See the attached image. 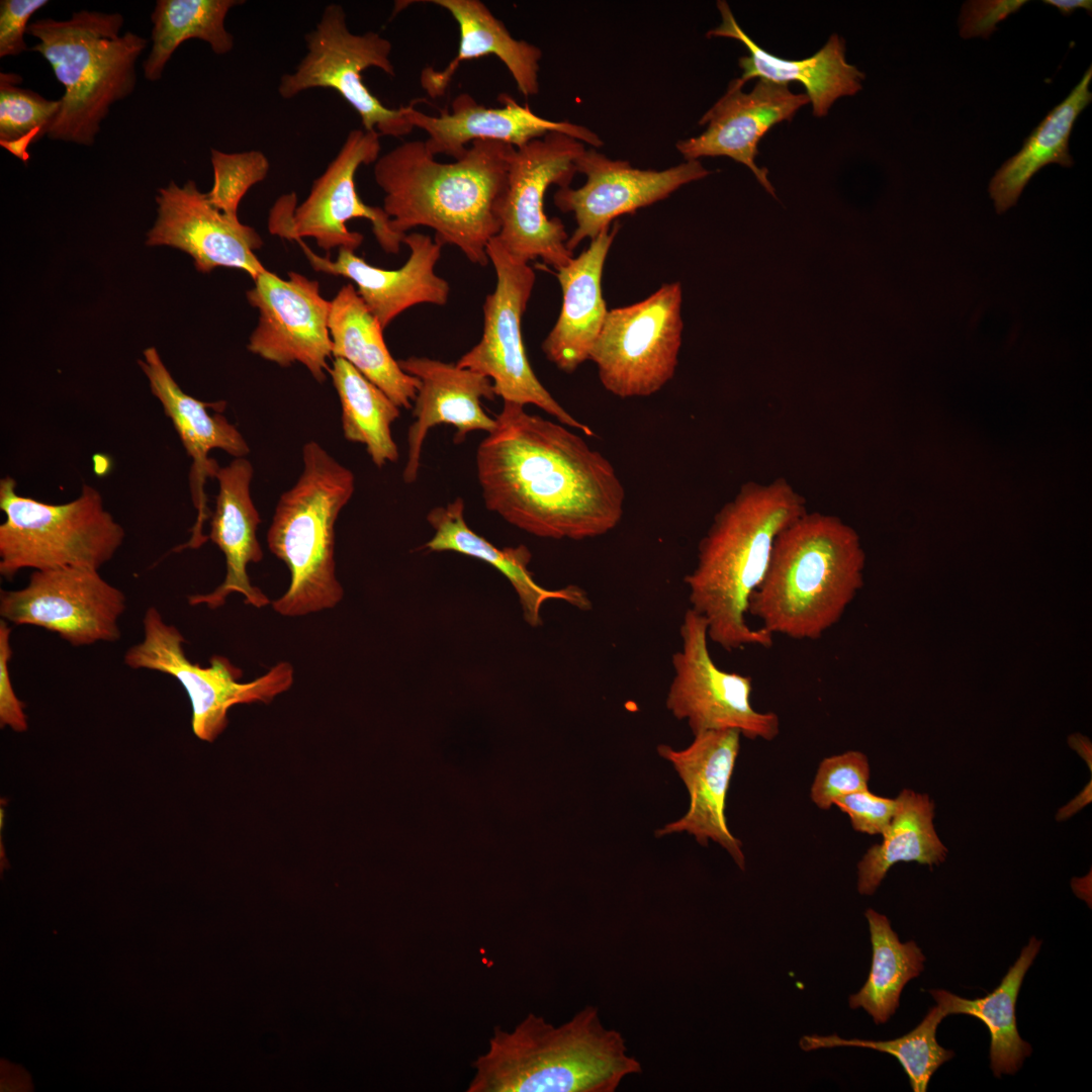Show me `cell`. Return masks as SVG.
Listing matches in <instances>:
<instances>
[{
    "label": "cell",
    "mask_w": 1092,
    "mask_h": 1092,
    "mask_svg": "<svg viewBox=\"0 0 1092 1092\" xmlns=\"http://www.w3.org/2000/svg\"><path fill=\"white\" fill-rule=\"evenodd\" d=\"M486 509L546 539L580 541L614 530L626 492L612 463L572 429L504 401L476 450Z\"/></svg>",
    "instance_id": "obj_1"
},
{
    "label": "cell",
    "mask_w": 1092,
    "mask_h": 1092,
    "mask_svg": "<svg viewBox=\"0 0 1092 1092\" xmlns=\"http://www.w3.org/2000/svg\"><path fill=\"white\" fill-rule=\"evenodd\" d=\"M512 145L477 140L452 163H441L424 141L393 148L374 163L382 208L394 233L417 226L435 232V241L457 247L475 265L489 262L486 248L499 231Z\"/></svg>",
    "instance_id": "obj_2"
},
{
    "label": "cell",
    "mask_w": 1092,
    "mask_h": 1092,
    "mask_svg": "<svg viewBox=\"0 0 1092 1092\" xmlns=\"http://www.w3.org/2000/svg\"><path fill=\"white\" fill-rule=\"evenodd\" d=\"M804 496L784 477L748 481L716 513L686 574L691 609L708 624V637L726 651L769 648L774 635L747 621L750 597L766 573L777 537L807 512Z\"/></svg>",
    "instance_id": "obj_3"
},
{
    "label": "cell",
    "mask_w": 1092,
    "mask_h": 1092,
    "mask_svg": "<svg viewBox=\"0 0 1092 1092\" xmlns=\"http://www.w3.org/2000/svg\"><path fill=\"white\" fill-rule=\"evenodd\" d=\"M472 1067L469 1092H615L642 1072L593 1005L557 1026L530 1013L512 1030L495 1028Z\"/></svg>",
    "instance_id": "obj_4"
},
{
    "label": "cell",
    "mask_w": 1092,
    "mask_h": 1092,
    "mask_svg": "<svg viewBox=\"0 0 1092 1092\" xmlns=\"http://www.w3.org/2000/svg\"><path fill=\"white\" fill-rule=\"evenodd\" d=\"M863 567L855 530L837 516L807 511L777 537L748 614L771 635L818 640L861 587Z\"/></svg>",
    "instance_id": "obj_5"
},
{
    "label": "cell",
    "mask_w": 1092,
    "mask_h": 1092,
    "mask_svg": "<svg viewBox=\"0 0 1092 1092\" xmlns=\"http://www.w3.org/2000/svg\"><path fill=\"white\" fill-rule=\"evenodd\" d=\"M123 22L117 12L81 10L69 19L29 23L27 34L38 39L30 51L46 59L65 89L49 139L93 146L110 107L133 92L148 40L121 34Z\"/></svg>",
    "instance_id": "obj_6"
},
{
    "label": "cell",
    "mask_w": 1092,
    "mask_h": 1092,
    "mask_svg": "<svg viewBox=\"0 0 1092 1092\" xmlns=\"http://www.w3.org/2000/svg\"><path fill=\"white\" fill-rule=\"evenodd\" d=\"M302 471L277 503L267 533L271 553L290 573L286 592L272 602L284 617L336 607L344 589L336 576L335 524L355 490L353 472L318 443L302 448Z\"/></svg>",
    "instance_id": "obj_7"
},
{
    "label": "cell",
    "mask_w": 1092,
    "mask_h": 1092,
    "mask_svg": "<svg viewBox=\"0 0 1092 1092\" xmlns=\"http://www.w3.org/2000/svg\"><path fill=\"white\" fill-rule=\"evenodd\" d=\"M0 574L23 569H100L122 545L125 531L105 509L101 493L84 483L80 494L52 505L23 496L11 476L0 480Z\"/></svg>",
    "instance_id": "obj_8"
},
{
    "label": "cell",
    "mask_w": 1092,
    "mask_h": 1092,
    "mask_svg": "<svg viewBox=\"0 0 1092 1092\" xmlns=\"http://www.w3.org/2000/svg\"><path fill=\"white\" fill-rule=\"evenodd\" d=\"M143 629V641L125 651L124 663L133 669L160 671L176 678L191 704L192 731L202 741L213 742L225 730L234 706L269 704L293 684V666L286 661L250 681L241 680L243 670L225 656H211L208 666L190 661L183 648L184 636L176 626L164 621L156 607L147 609Z\"/></svg>",
    "instance_id": "obj_9"
},
{
    "label": "cell",
    "mask_w": 1092,
    "mask_h": 1092,
    "mask_svg": "<svg viewBox=\"0 0 1092 1092\" xmlns=\"http://www.w3.org/2000/svg\"><path fill=\"white\" fill-rule=\"evenodd\" d=\"M486 252L496 274L495 289L482 305L481 339L457 366L489 378L503 401L536 405L557 422L594 436L590 427L573 418L543 386L528 360L521 322L535 283L533 268L513 257L495 237Z\"/></svg>",
    "instance_id": "obj_10"
},
{
    "label": "cell",
    "mask_w": 1092,
    "mask_h": 1092,
    "mask_svg": "<svg viewBox=\"0 0 1092 1092\" xmlns=\"http://www.w3.org/2000/svg\"><path fill=\"white\" fill-rule=\"evenodd\" d=\"M306 54L294 72L280 78L278 93L291 99L313 88L333 89L359 114L365 130L403 136L412 132L405 106L386 107L363 82L362 73L377 68L394 77L391 42L378 32L350 31L340 4L327 5L315 27L304 37Z\"/></svg>",
    "instance_id": "obj_11"
},
{
    "label": "cell",
    "mask_w": 1092,
    "mask_h": 1092,
    "mask_svg": "<svg viewBox=\"0 0 1092 1092\" xmlns=\"http://www.w3.org/2000/svg\"><path fill=\"white\" fill-rule=\"evenodd\" d=\"M376 130L353 129L345 139L336 157L311 185L305 200L294 206V194L281 197L271 209V234L288 240L312 238L316 245L330 252L338 248L354 251L363 243L360 233L351 232L347 222L365 218L383 251L396 254L404 236L394 233L390 217L380 206L364 203L355 183L362 165L375 163L381 150Z\"/></svg>",
    "instance_id": "obj_12"
},
{
    "label": "cell",
    "mask_w": 1092,
    "mask_h": 1092,
    "mask_svg": "<svg viewBox=\"0 0 1092 1092\" xmlns=\"http://www.w3.org/2000/svg\"><path fill=\"white\" fill-rule=\"evenodd\" d=\"M681 299L680 283L672 282L608 311L588 358L606 390L620 398L645 397L672 379L681 345Z\"/></svg>",
    "instance_id": "obj_13"
},
{
    "label": "cell",
    "mask_w": 1092,
    "mask_h": 1092,
    "mask_svg": "<svg viewBox=\"0 0 1092 1092\" xmlns=\"http://www.w3.org/2000/svg\"><path fill=\"white\" fill-rule=\"evenodd\" d=\"M584 150L583 143L557 131L516 149L495 237L513 257L527 263L540 258L555 270L571 261L564 224L546 215L544 198L551 185H570L577 174L576 159Z\"/></svg>",
    "instance_id": "obj_14"
},
{
    "label": "cell",
    "mask_w": 1092,
    "mask_h": 1092,
    "mask_svg": "<svg viewBox=\"0 0 1092 1092\" xmlns=\"http://www.w3.org/2000/svg\"><path fill=\"white\" fill-rule=\"evenodd\" d=\"M679 633L682 645L672 655L674 675L666 698L672 715L687 719L694 735L735 729L748 739H775L780 733L779 716L753 709L750 676L716 665L708 648L706 619L689 608Z\"/></svg>",
    "instance_id": "obj_15"
},
{
    "label": "cell",
    "mask_w": 1092,
    "mask_h": 1092,
    "mask_svg": "<svg viewBox=\"0 0 1092 1092\" xmlns=\"http://www.w3.org/2000/svg\"><path fill=\"white\" fill-rule=\"evenodd\" d=\"M125 609V595L87 567L34 570L24 587L0 593L3 620L47 629L75 647L118 641Z\"/></svg>",
    "instance_id": "obj_16"
},
{
    "label": "cell",
    "mask_w": 1092,
    "mask_h": 1092,
    "mask_svg": "<svg viewBox=\"0 0 1092 1092\" xmlns=\"http://www.w3.org/2000/svg\"><path fill=\"white\" fill-rule=\"evenodd\" d=\"M247 300L259 311L248 350L282 367L300 363L324 382L333 356L331 301L322 296L318 282L294 271L282 279L266 269L254 279Z\"/></svg>",
    "instance_id": "obj_17"
},
{
    "label": "cell",
    "mask_w": 1092,
    "mask_h": 1092,
    "mask_svg": "<svg viewBox=\"0 0 1092 1092\" xmlns=\"http://www.w3.org/2000/svg\"><path fill=\"white\" fill-rule=\"evenodd\" d=\"M576 169L586 176L585 184L577 189L558 188L553 197L557 208L574 214L576 229L566 243L571 252L582 240L593 241L609 230L617 217L663 200L681 186L710 174L699 160L662 171L642 170L628 161L612 160L596 149L580 154Z\"/></svg>",
    "instance_id": "obj_18"
},
{
    "label": "cell",
    "mask_w": 1092,
    "mask_h": 1092,
    "mask_svg": "<svg viewBox=\"0 0 1092 1092\" xmlns=\"http://www.w3.org/2000/svg\"><path fill=\"white\" fill-rule=\"evenodd\" d=\"M156 202L157 218L148 232V246L187 253L200 273L235 268L254 280L266 270L255 254L263 246L257 231L214 207L193 180L182 187L171 181L158 190Z\"/></svg>",
    "instance_id": "obj_19"
},
{
    "label": "cell",
    "mask_w": 1092,
    "mask_h": 1092,
    "mask_svg": "<svg viewBox=\"0 0 1092 1092\" xmlns=\"http://www.w3.org/2000/svg\"><path fill=\"white\" fill-rule=\"evenodd\" d=\"M734 79L726 93L702 116L707 128L698 136L679 141L677 151L686 161L702 157H728L748 167L764 189L776 197L767 170L755 164L757 145L777 123L791 120L809 103L807 95L793 93L787 84L759 79L744 93Z\"/></svg>",
    "instance_id": "obj_20"
},
{
    "label": "cell",
    "mask_w": 1092,
    "mask_h": 1092,
    "mask_svg": "<svg viewBox=\"0 0 1092 1092\" xmlns=\"http://www.w3.org/2000/svg\"><path fill=\"white\" fill-rule=\"evenodd\" d=\"M690 746L675 750L668 745L657 747L658 754L670 761L690 794V807L676 821L655 831L657 837L688 832L698 843L707 846L713 840L745 869L741 841L733 836L726 823L725 802L741 733L735 729L710 730L694 735Z\"/></svg>",
    "instance_id": "obj_21"
},
{
    "label": "cell",
    "mask_w": 1092,
    "mask_h": 1092,
    "mask_svg": "<svg viewBox=\"0 0 1092 1092\" xmlns=\"http://www.w3.org/2000/svg\"><path fill=\"white\" fill-rule=\"evenodd\" d=\"M502 107L478 104L467 94L457 95L451 103V111L440 109L439 115L426 114L414 107L417 101L405 106L412 125L427 132L425 145L433 155L444 154L454 160L467 151V144L477 140L496 141L522 148L530 142L557 131L581 143L598 148L601 138L585 126L567 120L554 121L535 114L528 104L520 105L508 94H500Z\"/></svg>",
    "instance_id": "obj_22"
},
{
    "label": "cell",
    "mask_w": 1092,
    "mask_h": 1092,
    "mask_svg": "<svg viewBox=\"0 0 1092 1092\" xmlns=\"http://www.w3.org/2000/svg\"><path fill=\"white\" fill-rule=\"evenodd\" d=\"M138 363L148 378L153 395L161 402L165 416L172 422L192 460L190 484L198 515L191 529L190 540L178 546L177 550L196 549L208 540L203 534V525L211 515L206 505L203 485L206 478L214 477L219 467L216 461L209 457V452L219 449L239 458L245 457L250 448L240 431L224 416L209 413L208 407L216 402L198 400L180 388L156 348L146 349L144 359Z\"/></svg>",
    "instance_id": "obj_23"
},
{
    "label": "cell",
    "mask_w": 1092,
    "mask_h": 1092,
    "mask_svg": "<svg viewBox=\"0 0 1092 1092\" xmlns=\"http://www.w3.org/2000/svg\"><path fill=\"white\" fill-rule=\"evenodd\" d=\"M311 267L322 273L352 280L360 297L384 330L397 315L422 303L443 306L450 286L435 273L443 245L430 236L412 233L402 239L410 249L407 261L395 270L374 267L354 251L340 249L336 260L313 253L297 241Z\"/></svg>",
    "instance_id": "obj_24"
},
{
    "label": "cell",
    "mask_w": 1092,
    "mask_h": 1092,
    "mask_svg": "<svg viewBox=\"0 0 1092 1092\" xmlns=\"http://www.w3.org/2000/svg\"><path fill=\"white\" fill-rule=\"evenodd\" d=\"M397 362L404 372L420 380L402 472L403 481L411 484L418 478L422 448L429 431L440 424L453 426L456 444L473 431L489 433L495 426V419L484 412L481 398L493 400L496 395L489 378L456 363L417 356Z\"/></svg>",
    "instance_id": "obj_25"
},
{
    "label": "cell",
    "mask_w": 1092,
    "mask_h": 1092,
    "mask_svg": "<svg viewBox=\"0 0 1092 1092\" xmlns=\"http://www.w3.org/2000/svg\"><path fill=\"white\" fill-rule=\"evenodd\" d=\"M253 472L251 462L239 457L226 466H219L214 474L218 493L209 517L208 539L223 553L226 573L223 581L210 593L189 597L192 606L218 609L232 594H241L245 604L258 609L270 604L269 598L251 583L247 571L250 563L263 558L257 538L261 518L251 496Z\"/></svg>",
    "instance_id": "obj_26"
},
{
    "label": "cell",
    "mask_w": 1092,
    "mask_h": 1092,
    "mask_svg": "<svg viewBox=\"0 0 1092 1092\" xmlns=\"http://www.w3.org/2000/svg\"><path fill=\"white\" fill-rule=\"evenodd\" d=\"M619 228L615 222L611 230L603 231L590 241L579 256L555 270L562 306L541 348L548 361L563 372L572 373L588 360L604 326L609 310L603 296L602 275Z\"/></svg>",
    "instance_id": "obj_27"
},
{
    "label": "cell",
    "mask_w": 1092,
    "mask_h": 1092,
    "mask_svg": "<svg viewBox=\"0 0 1092 1092\" xmlns=\"http://www.w3.org/2000/svg\"><path fill=\"white\" fill-rule=\"evenodd\" d=\"M721 23L707 32L708 37H730L740 41L749 56L739 59L742 75L739 81L759 78L779 84L800 82L812 103L816 117L827 115L835 100L852 96L861 89L864 74L845 60L844 40L832 34L813 56L803 60H786L760 48L740 27L726 1H718Z\"/></svg>",
    "instance_id": "obj_28"
},
{
    "label": "cell",
    "mask_w": 1092,
    "mask_h": 1092,
    "mask_svg": "<svg viewBox=\"0 0 1092 1092\" xmlns=\"http://www.w3.org/2000/svg\"><path fill=\"white\" fill-rule=\"evenodd\" d=\"M464 509L461 497L432 509L427 521L434 535L422 549L429 552H457L488 563L510 581L519 598L524 620L531 627L542 625L541 609L549 600H561L582 611L592 609L586 593L577 585L548 589L538 584L528 569L532 559L528 547H495L470 529L465 522Z\"/></svg>",
    "instance_id": "obj_29"
},
{
    "label": "cell",
    "mask_w": 1092,
    "mask_h": 1092,
    "mask_svg": "<svg viewBox=\"0 0 1092 1092\" xmlns=\"http://www.w3.org/2000/svg\"><path fill=\"white\" fill-rule=\"evenodd\" d=\"M424 2L447 10L459 29V47L455 58L442 70L427 67L421 72V86L431 98L445 94L463 62L489 55L503 62L525 97L538 94L542 51L535 44L515 38L505 23L496 18L484 3L479 0Z\"/></svg>",
    "instance_id": "obj_30"
},
{
    "label": "cell",
    "mask_w": 1092,
    "mask_h": 1092,
    "mask_svg": "<svg viewBox=\"0 0 1092 1092\" xmlns=\"http://www.w3.org/2000/svg\"><path fill=\"white\" fill-rule=\"evenodd\" d=\"M329 331L335 358L348 361L397 406L412 407L420 380L393 359L381 325L351 283L342 286L331 300Z\"/></svg>",
    "instance_id": "obj_31"
},
{
    "label": "cell",
    "mask_w": 1092,
    "mask_h": 1092,
    "mask_svg": "<svg viewBox=\"0 0 1092 1092\" xmlns=\"http://www.w3.org/2000/svg\"><path fill=\"white\" fill-rule=\"evenodd\" d=\"M1091 80L1090 66L1070 94L1027 136L1020 151L996 171L988 191L998 214L1016 205L1025 186L1042 167L1073 166L1069 139L1076 119L1092 100Z\"/></svg>",
    "instance_id": "obj_32"
},
{
    "label": "cell",
    "mask_w": 1092,
    "mask_h": 1092,
    "mask_svg": "<svg viewBox=\"0 0 1092 1092\" xmlns=\"http://www.w3.org/2000/svg\"><path fill=\"white\" fill-rule=\"evenodd\" d=\"M1040 946L1041 940L1032 936L1000 984L984 997L966 999L946 990L929 991L946 1015H970L987 1026L991 1036L990 1067L997 1078L1015 1074L1032 1053L1031 1045L1020 1037L1017 1029L1016 1001Z\"/></svg>",
    "instance_id": "obj_33"
},
{
    "label": "cell",
    "mask_w": 1092,
    "mask_h": 1092,
    "mask_svg": "<svg viewBox=\"0 0 1092 1092\" xmlns=\"http://www.w3.org/2000/svg\"><path fill=\"white\" fill-rule=\"evenodd\" d=\"M934 803L926 794L904 789L896 798L894 816L883 841L868 849L857 864V891L873 895L897 862L916 861L930 868L944 861L947 848L933 825Z\"/></svg>",
    "instance_id": "obj_34"
},
{
    "label": "cell",
    "mask_w": 1092,
    "mask_h": 1092,
    "mask_svg": "<svg viewBox=\"0 0 1092 1092\" xmlns=\"http://www.w3.org/2000/svg\"><path fill=\"white\" fill-rule=\"evenodd\" d=\"M241 0H158L151 14L152 48L143 68L145 78L161 79L167 63L187 39L207 42L216 55L234 49V36L225 28L229 11Z\"/></svg>",
    "instance_id": "obj_35"
},
{
    "label": "cell",
    "mask_w": 1092,
    "mask_h": 1092,
    "mask_svg": "<svg viewBox=\"0 0 1092 1092\" xmlns=\"http://www.w3.org/2000/svg\"><path fill=\"white\" fill-rule=\"evenodd\" d=\"M329 373L341 402L344 437L364 445L378 468L396 462L399 454L391 425L400 407L342 358H335Z\"/></svg>",
    "instance_id": "obj_36"
},
{
    "label": "cell",
    "mask_w": 1092,
    "mask_h": 1092,
    "mask_svg": "<svg viewBox=\"0 0 1092 1092\" xmlns=\"http://www.w3.org/2000/svg\"><path fill=\"white\" fill-rule=\"evenodd\" d=\"M864 915L873 948L872 967L864 985L850 995L849 1006L862 1008L876 1024H882L896 1012L903 988L924 970L926 959L915 941H900L887 916L871 908Z\"/></svg>",
    "instance_id": "obj_37"
},
{
    "label": "cell",
    "mask_w": 1092,
    "mask_h": 1092,
    "mask_svg": "<svg viewBox=\"0 0 1092 1092\" xmlns=\"http://www.w3.org/2000/svg\"><path fill=\"white\" fill-rule=\"evenodd\" d=\"M946 1016L937 1004L929 1009L913 1030L891 1040L844 1039L832 1034L805 1035L799 1043L800 1048L807 1052L835 1046H857L890 1054L902 1065L912 1090L925 1092L934 1072L954 1056L952 1051L942 1048L936 1040L937 1027Z\"/></svg>",
    "instance_id": "obj_38"
},
{
    "label": "cell",
    "mask_w": 1092,
    "mask_h": 1092,
    "mask_svg": "<svg viewBox=\"0 0 1092 1092\" xmlns=\"http://www.w3.org/2000/svg\"><path fill=\"white\" fill-rule=\"evenodd\" d=\"M21 81L15 73H0V145L27 162L28 146L48 135L61 101L19 86Z\"/></svg>",
    "instance_id": "obj_39"
},
{
    "label": "cell",
    "mask_w": 1092,
    "mask_h": 1092,
    "mask_svg": "<svg viewBox=\"0 0 1092 1092\" xmlns=\"http://www.w3.org/2000/svg\"><path fill=\"white\" fill-rule=\"evenodd\" d=\"M213 184L206 193L208 201L221 212L238 216L241 200L249 189L268 175V158L258 150L240 153L210 151Z\"/></svg>",
    "instance_id": "obj_40"
},
{
    "label": "cell",
    "mask_w": 1092,
    "mask_h": 1092,
    "mask_svg": "<svg viewBox=\"0 0 1092 1092\" xmlns=\"http://www.w3.org/2000/svg\"><path fill=\"white\" fill-rule=\"evenodd\" d=\"M870 775L869 759L860 751L825 757L811 785L810 798L818 808L829 810L839 797L869 789Z\"/></svg>",
    "instance_id": "obj_41"
},
{
    "label": "cell",
    "mask_w": 1092,
    "mask_h": 1092,
    "mask_svg": "<svg viewBox=\"0 0 1092 1092\" xmlns=\"http://www.w3.org/2000/svg\"><path fill=\"white\" fill-rule=\"evenodd\" d=\"M834 805L847 814L855 831L882 835L894 816L896 799L881 797L866 789L839 797Z\"/></svg>",
    "instance_id": "obj_42"
},
{
    "label": "cell",
    "mask_w": 1092,
    "mask_h": 1092,
    "mask_svg": "<svg viewBox=\"0 0 1092 1092\" xmlns=\"http://www.w3.org/2000/svg\"><path fill=\"white\" fill-rule=\"evenodd\" d=\"M48 3L47 0H2L0 2V58L18 56L29 50L24 40L29 20Z\"/></svg>",
    "instance_id": "obj_43"
},
{
    "label": "cell",
    "mask_w": 1092,
    "mask_h": 1092,
    "mask_svg": "<svg viewBox=\"0 0 1092 1092\" xmlns=\"http://www.w3.org/2000/svg\"><path fill=\"white\" fill-rule=\"evenodd\" d=\"M1027 1L992 0L969 1L960 16V34L964 38L981 36L987 38L996 30L997 24L1016 12Z\"/></svg>",
    "instance_id": "obj_44"
},
{
    "label": "cell",
    "mask_w": 1092,
    "mask_h": 1092,
    "mask_svg": "<svg viewBox=\"0 0 1092 1092\" xmlns=\"http://www.w3.org/2000/svg\"><path fill=\"white\" fill-rule=\"evenodd\" d=\"M11 628L5 620L0 621V725L13 731L27 729L24 704L17 698L9 672V660L13 650L10 645Z\"/></svg>",
    "instance_id": "obj_45"
},
{
    "label": "cell",
    "mask_w": 1092,
    "mask_h": 1092,
    "mask_svg": "<svg viewBox=\"0 0 1092 1092\" xmlns=\"http://www.w3.org/2000/svg\"><path fill=\"white\" fill-rule=\"evenodd\" d=\"M1045 4L1056 7L1062 14L1068 15L1074 12L1076 9H1085L1091 11L1092 2L1090 0H1045Z\"/></svg>",
    "instance_id": "obj_46"
}]
</instances>
